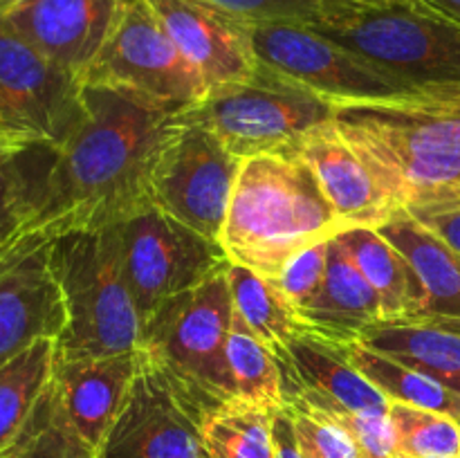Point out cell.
I'll return each mask as SVG.
<instances>
[{
    "label": "cell",
    "mask_w": 460,
    "mask_h": 458,
    "mask_svg": "<svg viewBox=\"0 0 460 458\" xmlns=\"http://www.w3.org/2000/svg\"><path fill=\"white\" fill-rule=\"evenodd\" d=\"M286 400L332 404L362 413H389L386 395L368 382L335 346L299 335L279 355Z\"/></svg>",
    "instance_id": "cell-19"
},
{
    "label": "cell",
    "mask_w": 460,
    "mask_h": 458,
    "mask_svg": "<svg viewBox=\"0 0 460 458\" xmlns=\"http://www.w3.org/2000/svg\"><path fill=\"white\" fill-rule=\"evenodd\" d=\"M281 409L229 398L207 409L200 436L209 458H274V418Z\"/></svg>",
    "instance_id": "cell-26"
},
{
    "label": "cell",
    "mask_w": 460,
    "mask_h": 458,
    "mask_svg": "<svg viewBox=\"0 0 460 458\" xmlns=\"http://www.w3.org/2000/svg\"><path fill=\"white\" fill-rule=\"evenodd\" d=\"M84 84L126 90L178 115L209 94L202 75L171 40L148 0H128Z\"/></svg>",
    "instance_id": "cell-8"
},
{
    "label": "cell",
    "mask_w": 460,
    "mask_h": 458,
    "mask_svg": "<svg viewBox=\"0 0 460 458\" xmlns=\"http://www.w3.org/2000/svg\"><path fill=\"white\" fill-rule=\"evenodd\" d=\"M57 339H40L0 368V452L30 420L36 402L52 382Z\"/></svg>",
    "instance_id": "cell-28"
},
{
    "label": "cell",
    "mask_w": 460,
    "mask_h": 458,
    "mask_svg": "<svg viewBox=\"0 0 460 458\" xmlns=\"http://www.w3.org/2000/svg\"><path fill=\"white\" fill-rule=\"evenodd\" d=\"M394 3H400V0H326V7L364 9V7H386V4H394Z\"/></svg>",
    "instance_id": "cell-40"
},
{
    "label": "cell",
    "mask_w": 460,
    "mask_h": 458,
    "mask_svg": "<svg viewBox=\"0 0 460 458\" xmlns=\"http://www.w3.org/2000/svg\"><path fill=\"white\" fill-rule=\"evenodd\" d=\"M97 458H209L200 416L142 355L124 407Z\"/></svg>",
    "instance_id": "cell-13"
},
{
    "label": "cell",
    "mask_w": 460,
    "mask_h": 458,
    "mask_svg": "<svg viewBox=\"0 0 460 458\" xmlns=\"http://www.w3.org/2000/svg\"><path fill=\"white\" fill-rule=\"evenodd\" d=\"M418 3L434 9V12H438L440 16L449 18V21L458 22L460 25V0H418Z\"/></svg>",
    "instance_id": "cell-39"
},
{
    "label": "cell",
    "mask_w": 460,
    "mask_h": 458,
    "mask_svg": "<svg viewBox=\"0 0 460 458\" xmlns=\"http://www.w3.org/2000/svg\"><path fill=\"white\" fill-rule=\"evenodd\" d=\"M162 27L207 88L245 84L259 72L250 27L200 0H148Z\"/></svg>",
    "instance_id": "cell-16"
},
{
    "label": "cell",
    "mask_w": 460,
    "mask_h": 458,
    "mask_svg": "<svg viewBox=\"0 0 460 458\" xmlns=\"http://www.w3.org/2000/svg\"><path fill=\"white\" fill-rule=\"evenodd\" d=\"M377 232L407 259L420 287L418 314L460 319V251L402 209Z\"/></svg>",
    "instance_id": "cell-21"
},
{
    "label": "cell",
    "mask_w": 460,
    "mask_h": 458,
    "mask_svg": "<svg viewBox=\"0 0 460 458\" xmlns=\"http://www.w3.org/2000/svg\"><path fill=\"white\" fill-rule=\"evenodd\" d=\"M341 232L346 225L290 148L241 162L220 233L232 263L274 278L296 251Z\"/></svg>",
    "instance_id": "cell-3"
},
{
    "label": "cell",
    "mask_w": 460,
    "mask_h": 458,
    "mask_svg": "<svg viewBox=\"0 0 460 458\" xmlns=\"http://www.w3.org/2000/svg\"><path fill=\"white\" fill-rule=\"evenodd\" d=\"M394 458H460V422L445 413L391 402Z\"/></svg>",
    "instance_id": "cell-31"
},
{
    "label": "cell",
    "mask_w": 460,
    "mask_h": 458,
    "mask_svg": "<svg viewBox=\"0 0 460 458\" xmlns=\"http://www.w3.org/2000/svg\"><path fill=\"white\" fill-rule=\"evenodd\" d=\"M304 458H359L353 438L323 411L304 400H288L286 407Z\"/></svg>",
    "instance_id": "cell-32"
},
{
    "label": "cell",
    "mask_w": 460,
    "mask_h": 458,
    "mask_svg": "<svg viewBox=\"0 0 460 458\" xmlns=\"http://www.w3.org/2000/svg\"><path fill=\"white\" fill-rule=\"evenodd\" d=\"M227 283L234 313L277 357L286 353L292 339L304 335V323L296 310L268 277L229 260Z\"/></svg>",
    "instance_id": "cell-25"
},
{
    "label": "cell",
    "mask_w": 460,
    "mask_h": 458,
    "mask_svg": "<svg viewBox=\"0 0 460 458\" xmlns=\"http://www.w3.org/2000/svg\"><path fill=\"white\" fill-rule=\"evenodd\" d=\"M232 317L227 268H223L164 301L144 321L139 355L200 418L207 409L234 398L227 368Z\"/></svg>",
    "instance_id": "cell-5"
},
{
    "label": "cell",
    "mask_w": 460,
    "mask_h": 458,
    "mask_svg": "<svg viewBox=\"0 0 460 458\" xmlns=\"http://www.w3.org/2000/svg\"><path fill=\"white\" fill-rule=\"evenodd\" d=\"M328 247H331V238L296 251L279 269L277 277L270 278L279 287V292L286 296L288 304L296 310V314L304 313L305 305L314 299L319 286H322L323 274H326L328 268Z\"/></svg>",
    "instance_id": "cell-35"
},
{
    "label": "cell",
    "mask_w": 460,
    "mask_h": 458,
    "mask_svg": "<svg viewBox=\"0 0 460 458\" xmlns=\"http://www.w3.org/2000/svg\"><path fill=\"white\" fill-rule=\"evenodd\" d=\"M66 305L49 268V242L0 272V368L40 339H58Z\"/></svg>",
    "instance_id": "cell-17"
},
{
    "label": "cell",
    "mask_w": 460,
    "mask_h": 458,
    "mask_svg": "<svg viewBox=\"0 0 460 458\" xmlns=\"http://www.w3.org/2000/svg\"><path fill=\"white\" fill-rule=\"evenodd\" d=\"M346 251L373 290L377 292L385 319L418 314L420 287L407 259L373 227H353L340 233Z\"/></svg>",
    "instance_id": "cell-23"
},
{
    "label": "cell",
    "mask_w": 460,
    "mask_h": 458,
    "mask_svg": "<svg viewBox=\"0 0 460 458\" xmlns=\"http://www.w3.org/2000/svg\"><path fill=\"white\" fill-rule=\"evenodd\" d=\"M128 0H25L3 16L9 30L85 81Z\"/></svg>",
    "instance_id": "cell-14"
},
{
    "label": "cell",
    "mask_w": 460,
    "mask_h": 458,
    "mask_svg": "<svg viewBox=\"0 0 460 458\" xmlns=\"http://www.w3.org/2000/svg\"><path fill=\"white\" fill-rule=\"evenodd\" d=\"M52 151L34 146L18 173L0 187V272L34 247L45 245L31 233Z\"/></svg>",
    "instance_id": "cell-27"
},
{
    "label": "cell",
    "mask_w": 460,
    "mask_h": 458,
    "mask_svg": "<svg viewBox=\"0 0 460 458\" xmlns=\"http://www.w3.org/2000/svg\"><path fill=\"white\" fill-rule=\"evenodd\" d=\"M274 458H304L299 452V445H296L295 429H292V420L286 409H281L274 418Z\"/></svg>",
    "instance_id": "cell-38"
},
{
    "label": "cell",
    "mask_w": 460,
    "mask_h": 458,
    "mask_svg": "<svg viewBox=\"0 0 460 458\" xmlns=\"http://www.w3.org/2000/svg\"><path fill=\"white\" fill-rule=\"evenodd\" d=\"M359 341L460 393V319L434 314L382 319Z\"/></svg>",
    "instance_id": "cell-22"
},
{
    "label": "cell",
    "mask_w": 460,
    "mask_h": 458,
    "mask_svg": "<svg viewBox=\"0 0 460 458\" xmlns=\"http://www.w3.org/2000/svg\"><path fill=\"white\" fill-rule=\"evenodd\" d=\"M420 223L434 229L440 238L449 242L454 250L460 251V209L434 211V214H413Z\"/></svg>",
    "instance_id": "cell-37"
},
{
    "label": "cell",
    "mask_w": 460,
    "mask_h": 458,
    "mask_svg": "<svg viewBox=\"0 0 460 458\" xmlns=\"http://www.w3.org/2000/svg\"><path fill=\"white\" fill-rule=\"evenodd\" d=\"M227 368L232 377L234 398L263 404L270 409L286 407L283 377L279 359L243 319L234 313L227 335Z\"/></svg>",
    "instance_id": "cell-29"
},
{
    "label": "cell",
    "mask_w": 460,
    "mask_h": 458,
    "mask_svg": "<svg viewBox=\"0 0 460 458\" xmlns=\"http://www.w3.org/2000/svg\"><path fill=\"white\" fill-rule=\"evenodd\" d=\"M85 117L84 79L63 70L0 18V128L58 151Z\"/></svg>",
    "instance_id": "cell-10"
},
{
    "label": "cell",
    "mask_w": 460,
    "mask_h": 458,
    "mask_svg": "<svg viewBox=\"0 0 460 458\" xmlns=\"http://www.w3.org/2000/svg\"><path fill=\"white\" fill-rule=\"evenodd\" d=\"M335 112L332 101L259 66L252 81L209 90L205 101L180 115L245 160L290 148L305 133L335 119Z\"/></svg>",
    "instance_id": "cell-7"
},
{
    "label": "cell",
    "mask_w": 460,
    "mask_h": 458,
    "mask_svg": "<svg viewBox=\"0 0 460 458\" xmlns=\"http://www.w3.org/2000/svg\"><path fill=\"white\" fill-rule=\"evenodd\" d=\"M299 319L305 335L335 348L359 341L368 328L385 319L380 296L350 259L340 233L331 238L323 281Z\"/></svg>",
    "instance_id": "cell-20"
},
{
    "label": "cell",
    "mask_w": 460,
    "mask_h": 458,
    "mask_svg": "<svg viewBox=\"0 0 460 458\" xmlns=\"http://www.w3.org/2000/svg\"><path fill=\"white\" fill-rule=\"evenodd\" d=\"M335 121L400 209H460V84L346 103Z\"/></svg>",
    "instance_id": "cell-2"
},
{
    "label": "cell",
    "mask_w": 460,
    "mask_h": 458,
    "mask_svg": "<svg viewBox=\"0 0 460 458\" xmlns=\"http://www.w3.org/2000/svg\"><path fill=\"white\" fill-rule=\"evenodd\" d=\"M350 364L386 395L389 402L411 404L427 411L445 413L460 422V393L427 373L368 348L362 341L340 348Z\"/></svg>",
    "instance_id": "cell-24"
},
{
    "label": "cell",
    "mask_w": 460,
    "mask_h": 458,
    "mask_svg": "<svg viewBox=\"0 0 460 458\" xmlns=\"http://www.w3.org/2000/svg\"><path fill=\"white\" fill-rule=\"evenodd\" d=\"M218 9L225 16L247 27L270 22H296L313 25L322 16L326 0H200Z\"/></svg>",
    "instance_id": "cell-33"
},
{
    "label": "cell",
    "mask_w": 460,
    "mask_h": 458,
    "mask_svg": "<svg viewBox=\"0 0 460 458\" xmlns=\"http://www.w3.org/2000/svg\"><path fill=\"white\" fill-rule=\"evenodd\" d=\"M139 366L137 353L54 359L52 382L63 409L85 443L99 452L119 416Z\"/></svg>",
    "instance_id": "cell-18"
},
{
    "label": "cell",
    "mask_w": 460,
    "mask_h": 458,
    "mask_svg": "<svg viewBox=\"0 0 460 458\" xmlns=\"http://www.w3.org/2000/svg\"><path fill=\"white\" fill-rule=\"evenodd\" d=\"M85 117L52 151L31 233L39 241L72 232H102L151 207V173L178 121L126 90L84 84Z\"/></svg>",
    "instance_id": "cell-1"
},
{
    "label": "cell",
    "mask_w": 460,
    "mask_h": 458,
    "mask_svg": "<svg viewBox=\"0 0 460 458\" xmlns=\"http://www.w3.org/2000/svg\"><path fill=\"white\" fill-rule=\"evenodd\" d=\"M3 135H9V133H4V130L0 128V137H3ZM9 137H13V135H9ZM16 139H18V137H16Z\"/></svg>",
    "instance_id": "cell-42"
},
{
    "label": "cell",
    "mask_w": 460,
    "mask_h": 458,
    "mask_svg": "<svg viewBox=\"0 0 460 458\" xmlns=\"http://www.w3.org/2000/svg\"><path fill=\"white\" fill-rule=\"evenodd\" d=\"M112 229L121 272L142 321L164 301L191 290L229 263L220 242L202 236L155 205Z\"/></svg>",
    "instance_id": "cell-9"
},
{
    "label": "cell",
    "mask_w": 460,
    "mask_h": 458,
    "mask_svg": "<svg viewBox=\"0 0 460 458\" xmlns=\"http://www.w3.org/2000/svg\"><path fill=\"white\" fill-rule=\"evenodd\" d=\"M22 3H25V0H0V18L7 16L9 12H13V9Z\"/></svg>",
    "instance_id": "cell-41"
},
{
    "label": "cell",
    "mask_w": 460,
    "mask_h": 458,
    "mask_svg": "<svg viewBox=\"0 0 460 458\" xmlns=\"http://www.w3.org/2000/svg\"><path fill=\"white\" fill-rule=\"evenodd\" d=\"M290 151L313 171L323 196L346 229H377L402 211L335 119L305 133L292 144Z\"/></svg>",
    "instance_id": "cell-15"
},
{
    "label": "cell",
    "mask_w": 460,
    "mask_h": 458,
    "mask_svg": "<svg viewBox=\"0 0 460 458\" xmlns=\"http://www.w3.org/2000/svg\"><path fill=\"white\" fill-rule=\"evenodd\" d=\"M241 162L209 130L178 115L153 164L151 202L220 242Z\"/></svg>",
    "instance_id": "cell-11"
},
{
    "label": "cell",
    "mask_w": 460,
    "mask_h": 458,
    "mask_svg": "<svg viewBox=\"0 0 460 458\" xmlns=\"http://www.w3.org/2000/svg\"><path fill=\"white\" fill-rule=\"evenodd\" d=\"M250 36L261 67L328 99L337 108L416 92L407 81L386 75L310 25H254Z\"/></svg>",
    "instance_id": "cell-12"
},
{
    "label": "cell",
    "mask_w": 460,
    "mask_h": 458,
    "mask_svg": "<svg viewBox=\"0 0 460 458\" xmlns=\"http://www.w3.org/2000/svg\"><path fill=\"white\" fill-rule=\"evenodd\" d=\"M310 27L416 90L460 84V25L418 0L326 7Z\"/></svg>",
    "instance_id": "cell-6"
},
{
    "label": "cell",
    "mask_w": 460,
    "mask_h": 458,
    "mask_svg": "<svg viewBox=\"0 0 460 458\" xmlns=\"http://www.w3.org/2000/svg\"><path fill=\"white\" fill-rule=\"evenodd\" d=\"M301 400V398H290ZM288 402V400H286ZM308 402V400H304ZM331 416L346 434L353 438L359 458H394L395 456V431L389 413H362L350 409L332 407V404L308 402Z\"/></svg>",
    "instance_id": "cell-34"
},
{
    "label": "cell",
    "mask_w": 460,
    "mask_h": 458,
    "mask_svg": "<svg viewBox=\"0 0 460 458\" xmlns=\"http://www.w3.org/2000/svg\"><path fill=\"white\" fill-rule=\"evenodd\" d=\"M30 148L34 146H30V144L21 142L16 137H9V135L0 137V187L7 184L18 173Z\"/></svg>",
    "instance_id": "cell-36"
},
{
    "label": "cell",
    "mask_w": 460,
    "mask_h": 458,
    "mask_svg": "<svg viewBox=\"0 0 460 458\" xmlns=\"http://www.w3.org/2000/svg\"><path fill=\"white\" fill-rule=\"evenodd\" d=\"M0 458H97V452L75 429L49 382L30 420Z\"/></svg>",
    "instance_id": "cell-30"
},
{
    "label": "cell",
    "mask_w": 460,
    "mask_h": 458,
    "mask_svg": "<svg viewBox=\"0 0 460 458\" xmlns=\"http://www.w3.org/2000/svg\"><path fill=\"white\" fill-rule=\"evenodd\" d=\"M49 268L66 305V328L57 339V355L137 353L144 321L121 272L115 229L52 238Z\"/></svg>",
    "instance_id": "cell-4"
}]
</instances>
